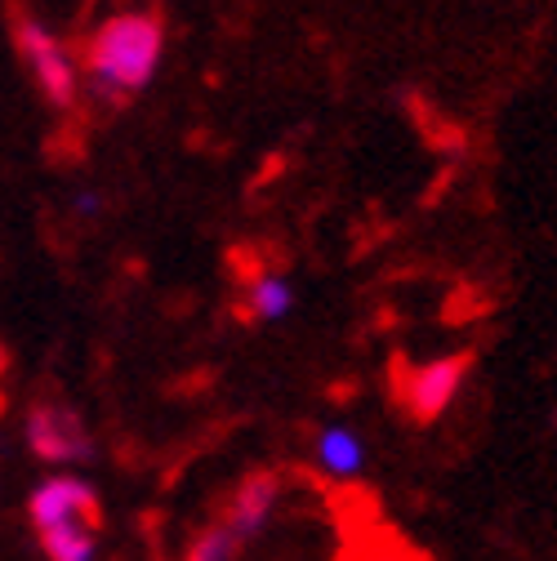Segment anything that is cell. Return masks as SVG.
I'll list each match as a JSON object with an SVG mask.
<instances>
[{
    "label": "cell",
    "instance_id": "1",
    "mask_svg": "<svg viewBox=\"0 0 557 561\" xmlns=\"http://www.w3.org/2000/svg\"><path fill=\"white\" fill-rule=\"evenodd\" d=\"M166 54V27L152 10H125L103 19L81 49V90L103 107H116L148 90Z\"/></svg>",
    "mask_w": 557,
    "mask_h": 561
},
{
    "label": "cell",
    "instance_id": "2",
    "mask_svg": "<svg viewBox=\"0 0 557 561\" xmlns=\"http://www.w3.org/2000/svg\"><path fill=\"white\" fill-rule=\"evenodd\" d=\"M14 45H19V58L27 62L36 90L58 112L77 107V99H81V62H77V54L67 49L41 19H32V14L14 19Z\"/></svg>",
    "mask_w": 557,
    "mask_h": 561
},
{
    "label": "cell",
    "instance_id": "3",
    "mask_svg": "<svg viewBox=\"0 0 557 561\" xmlns=\"http://www.w3.org/2000/svg\"><path fill=\"white\" fill-rule=\"evenodd\" d=\"M468 370H473V357L468 353L433 357L420 370H410L401 379V405H406V414L414 419V424H433V419H442L455 405Z\"/></svg>",
    "mask_w": 557,
    "mask_h": 561
},
{
    "label": "cell",
    "instance_id": "4",
    "mask_svg": "<svg viewBox=\"0 0 557 561\" xmlns=\"http://www.w3.org/2000/svg\"><path fill=\"white\" fill-rule=\"evenodd\" d=\"M32 526L41 535L49 530H67V526H94L99 530V500H94V490L81 481V477H49L32 490Z\"/></svg>",
    "mask_w": 557,
    "mask_h": 561
},
{
    "label": "cell",
    "instance_id": "5",
    "mask_svg": "<svg viewBox=\"0 0 557 561\" xmlns=\"http://www.w3.org/2000/svg\"><path fill=\"white\" fill-rule=\"evenodd\" d=\"M27 442L45 463H58V468L62 463H81L94 450L81 414L67 410V405H36L27 414Z\"/></svg>",
    "mask_w": 557,
    "mask_h": 561
},
{
    "label": "cell",
    "instance_id": "6",
    "mask_svg": "<svg viewBox=\"0 0 557 561\" xmlns=\"http://www.w3.org/2000/svg\"><path fill=\"white\" fill-rule=\"evenodd\" d=\"M276 504H282V477H276V472H250V477L237 485V495H232V504H228V513H224L219 526H224L237 543L259 539V535L268 530Z\"/></svg>",
    "mask_w": 557,
    "mask_h": 561
},
{
    "label": "cell",
    "instance_id": "7",
    "mask_svg": "<svg viewBox=\"0 0 557 561\" xmlns=\"http://www.w3.org/2000/svg\"><path fill=\"white\" fill-rule=\"evenodd\" d=\"M312 459H317V472H326L330 481H353L366 468V442L348 424H326L312 437Z\"/></svg>",
    "mask_w": 557,
    "mask_h": 561
},
{
    "label": "cell",
    "instance_id": "8",
    "mask_svg": "<svg viewBox=\"0 0 557 561\" xmlns=\"http://www.w3.org/2000/svg\"><path fill=\"white\" fill-rule=\"evenodd\" d=\"M295 312V286L286 276H254L250 286V299H246V317L250 321H263V325H276Z\"/></svg>",
    "mask_w": 557,
    "mask_h": 561
},
{
    "label": "cell",
    "instance_id": "9",
    "mask_svg": "<svg viewBox=\"0 0 557 561\" xmlns=\"http://www.w3.org/2000/svg\"><path fill=\"white\" fill-rule=\"evenodd\" d=\"M49 561H94L99 557V539L94 526H67V530H49L41 535Z\"/></svg>",
    "mask_w": 557,
    "mask_h": 561
},
{
    "label": "cell",
    "instance_id": "10",
    "mask_svg": "<svg viewBox=\"0 0 557 561\" xmlns=\"http://www.w3.org/2000/svg\"><path fill=\"white\" fill-rule=\"evenodd\" d=\"M237 552H241V543L224 526H211L187 548V561H237Z\"/></svg>",
    "mask_w": 557,
    "mask_h": 561
},
{
    "label": "cell",
    "instance_id": "11",
    "mask_svg": "<svg viewBox=\"0 0 557 561\" xmlns=\"http://www.w3.org/2000/svg\"><path fill=\"white\" fill-rule=\"evenodd\" d=\"M72 209H77V215H99V209H103V201H99L94 192H81V196L72 201Z\"/></svg>",
    "mask_w": 557,
    "mask_h": 561
},
{
    "label": "cell",
    "instance_id": "12",
    "mask_svg": "<svg viewBox=\"0 0 557 561\" xmlns=\"http://www.w3.org/2000/svg\"><path fill=\"white\" fill-rule=\"evenodd\" d=\"M5 366H10V353H5V343H0V375H5Z\"/></svg>",
    "mask_w": 557,
    "mask_h": 561
}]
</instances>
